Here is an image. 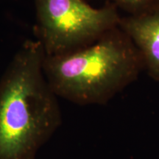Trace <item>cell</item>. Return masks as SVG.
<instances>
[{
	"instance_id": "obj_1",
	"label": "cell",
	"mask_w": 159,
	"mask_h": 159,
	"mask_svg": "<svg viewBox=\"0 0 159 159\" xmlns=\"http://www.w3.org/2000/svg\"><path fill=\"white\" fill-rule=\"evenodd\" d=\"M43 49L27 39L0 78V159H35L62 122L43 70Z\"/></svg>"
},
{
	"instance_id": "obj_2",
	"label": "cell",
	"mask_w": 159,
	"mask_h": 159,
	"mask_svg": "<svg viewBox=\"0 0 159 159\" xmlns=\"http://www.w3.org/2000/svg\"><path fill=\"white\" fill-rule=\"evenodd\" d=\"M144 69L142 56L119 28L91 44L60 55H45L43 70L57 97L77 105H105Z\"/></svg>"
},
{
	"instance_id": "obj_3",
	"label": "cell",
	"mask_w": 159,
	"mask_h": 159,
	"mask_svg": "<svg viewBox=\"0 0 159 159\" xmlns=\"http://www.w3.org/2000/svg\"><path fill=\"white\" fill-rule=\"evenodd\" d=\"M35 40L45 55L66 54L94 43L118 27V7L108 2L91 7L85 0H34Z\"/></svg>"
},
{
	"instance_id": "obj_4",
	"label": "cell",
	"mask_w": 159,
	"mask_h": 159,
	"mask_svg": "<svg viewBox=\"0 0 159 159\" xmlns=\"http://www.w3.org/2000/svg\"><path fill=\"white\" fill-rule=\"evenodd\" d=\"M119 27L138 49L148 75L159 82V6L139 14L121 17Z\"/></svg>"
},
{
	"instance_id": "obj_5",
	"label": "cell",
	"mask_w": 159,
	"mask_h": 159,
	"mask_svg": "<svg viewBox=\"0 0 159 159\" xmlns=\"http://www.w3.org/2000/svg\"><path fill=\"white\" fill-rule=\"evenodd\" d=\"M108 2L128 12L130 15L144 13L159 6V0H108Z\"/></svg>"
}]
</instances>
